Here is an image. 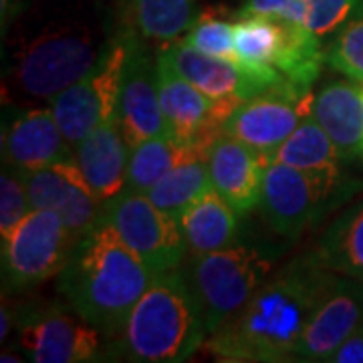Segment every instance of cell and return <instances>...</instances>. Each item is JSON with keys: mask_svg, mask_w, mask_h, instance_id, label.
Returning <instances> with one entry per match:
<instances>
[{"mask_svg": "<svg viewBox=\"0 0 363 363\" xmlns=\"http://www.w3.org/2000/svg\"><path fill=\"white\" fill-rule=\"evenodd\" d=\"M327 269L313 257L269 277L247 305L210 333L202 350L218 362H295Z\"/></svg>", "mask_w": 363, "mask_h": 363, "instance_id": "obj_1", "label": "cell"}, {"mask_svg": "<svg viewBox=\"0 0 363 363\" xmlns=\"http://www.w3.org/2000/svg\"><path fill=\"white\" fill-rule=\"evenodd\" d=\"M154 279L113 226L101 220L75 240L59 274V293L71 311L101 335L116 339Z\"/></svg>", "mask_w": 363, "mask_h": 363, "instance_id": "obj_2", "label": "cell"}, {"mask_svg": "<svg viewBox=\"0 0 363 363\" xmlns=\"http://www.w3.org/2000/svg\"><path fill=\"white\" fill-rule=\"evenodd\" d=\"M210 335L182 269L160 272L117 335L116 353L140 363L186 362Z\"/></svg>", "mask_w": 363, "mask_h": 363, "instance_id": "obj_3", "label": "cell"}, {"mask_svg": "<svg viewBox=\"0 0 363 363\" xmlns=\"http://www.w3.org/2000/svg\"><path fill=\"white\" fill-rule=\"evenodd\" d=\"M105 49L83 26H52L16 52L14 83L33 99L52 101L85 77Z\"/></svg>", "mask_w": 363, "mask_h": 363, "instance_id": "obj_4", "label": "cell"}, {"mask_svg": "<svg viewBox=\"0 0 363 363\" xmlns=\"http://www.w3.org/2000/svg\"><path fill=\"white\" fill-rule=\"evenodd\" d=\"M188 259V267L180 269L198 298L210 333L247 305L271 271V260L247 245Z\"/></svg>", "mask_w": 363, "mask_h": 363, "instance_id": "obj_5", "label": "cell"}, {"mask_svg": "<svg viewBox=\"0 0 363 363\" xmlns=\"http://www.w3.org/2000/svg\"><path fill=\"white\" fill-rule=\"evenodd\" d=\"M75 238L52 210H33L2 238V271L11 289L25 291L59 277L73 252Z\"/></svg>", "mask_w": 363, "mask_h": 363, "instance_id": "obj_6", "label": "cell"}, {"mask_svg": "<svg viewBox=\"0 0 363 363\" xmlns=\"http://www.w3.org/2000/svg\"><path fill=\"white\" fill-rule=\"evenodd\" d=\"M130 45V35L111 40L99 63L75 85L52 99V116L73 150L95 128L116 116Z\"/></svg>", "mask_w": 363, "mask_h": 363, "instance_id": "obj_7", "label": "cell"}, {"mask_svg": "<svg viewBox=\"0 0 363 363\" xmlns=\"http://www.w3.org/2000/svg\"><path fill=\"white\" fill-rule=\"evenodd\" d=\"M104 220L154 274L176 271L188 257L180 226L143 192L123 190L105 204Z\"/></svg>", "mask_w": 363, "mask_h": 363, "instance_id": "obj_8", "label": "cell"}, {"mask_svg": "<svg viewBox=\"0 0 363 363\" xmlns=\"http://www.w3.org/2000/svg\"><path fill=\"white\" fill-rule=\"evenodd\" d=\"M313 99L311 93L301 95L285 83L272 85L240 105L224 123L222 133L272 160L298 123L311 116Z\"/></svg>", "mask_w": 363, "mask_h": 363, "instance_id": "obj_9", "label": "cell"}, {"mask_svg": "<svg viewBox=\"0 0 363 363\" xmlns=\"http://www.w3.org/2000/svg\"><path fill=\"white\" fill-rule=\"evenodd\" d=\"M363 325V283L327 272L295 362H329L333 351Z\"/></svg>", "mask_w": 363, "mask_h": 363, "instance_id": "obj_10", "label": "cell"}, {"mask_svg": "<svg viewBox=\"0 0 363 363\" xmlns=\"http://www.w3.org/2000/svg\"><path fill=\"white\" fill-rule=\"evenodd\" d=\"M69 311L40 307L21 319L18 343L26 359L35 363H81L97 357L104 335L77 313Z\"/></svg>", "mask_w": 363, "mask_h": 363, "instance_id": "obj_11", "label": "cell"}, {"mask_svg": "<svg viewBox=\"0 0 363 363\" xmlns=\"http://www.w3.org/2000/svg\"><path fill=\"white\" fill-rule=\"evenodd\" d=\"M335 188L281 162H271L264 172L260 212L277 234L297 236L317 214Z\"/></svg>", "mask_w": 363, "mask_h": 363, "instance_id": "obj_12", "label": "cell"}, {"mask_svg": "<svg viewBox=\"0 0 363 363\" xmlns=\"http://www.w3.org/2000/svg\"><path fill=\"white\" fill-rule=\"evenodd\" d=\"M116 117L131 150L168 131L160 104L157 57L154 59L133 37L117 97Z\"/></svg>", "mask_w": 363, "mask_h": 363, "instance_id": "obj_13", "label": "cell"}, {"mask_svg": "<svg viewBox=\"0 0 363 363\" xmlns=\"http://www.w3.org/2000/svg\"><path fill=\"white\" fill-rule=\"evenodd\" d=\"M157 81L168 133L184 143L212 145L224 130L216 116V101L182 77L164 52L157 55Z\"/></svg>", "mask_w": 363, "mask_h": 363, "instance_id": "obj_14", "label": "cell"}, {"mask_svg": "<svg viewBox=\"0 0 363 363\" xmlns=\"http://www.w3.org/2000/svg\"><path fill=\"white\" fill-rule=\"evenodd\" d=\"M271 157L252 150L233 135L220 133L210 147L208 169L212 188L245 216L260 204L264 172Z\"/></svg>", "mask_w": 363, "mask_h": 363, "instance_id": "obj_15", "label": "cell"}, {"mask_svg": "<svg viewBox=\"0 0 363 363\" xmlns=\"http://www.w3.org/2000/svg\"><path fill=\"white\" fill-rule=\"evenodd\" d=\"M162 52L168 57V61L176 67L182 77L188 79L212 101L245 104L250 97L272 87L271 83L250 73L242 65L196 51L182 40L168 45Z\"/></svg>", "mask_w": 363, "mask_h": 363, "instance_id": "obj_16", "label": "cell"}, {"mask_svg": "<svg viewBox=\"0 0 363 363\" xmlns=\"http://www.w3.org/2000/svg\"><path fill=\"white\" fill-rule=\"evenodd\" d=\"M130 156V143L116 116L95 128L73 150L75 164L83 178L89 184L93 194L105 204L125 190Z\"/></svg>", "mask_w": 363, "mask_h": 363, "instance_id": "obj_17", "label": "cell"}, {"mask_svg": "<svg viewBox=\"0 0 363 363\" xmlns=\"http://www.w3.org/2000/svg\"><path fill=\"white\" fill-rule=\"evenodd\" d=\"M2 154L6 166L18 172H33L73 157V147L51 107H37L16 117L4 131Z\"/></svg>", "mask_w": 363, "mask_h": 363, "instance_id": "obj_18", "label": "cell"}, {"mask_svg": "<svg viewBox=\"0 0 363 363\" xmlns=\"http://www.w3.org/2000/svg\"><path fill=\"white\" fill-rule=\"evenodd\" d=\"M311 116L327 131L343 157H362L363 95L355 81L327 83L315 95Z\"/></svg>", "mask_w": 363, "mask_h": 363, "instance_id": "obj_19", "label": "cell"}, {"mask_svg": "<svg viewBox=\"0 0 363 363\" xmlns=\"http://www.w3.org/2000/svg\"><path fill=\"white\" fill-rule=\"evenodd\" d=\"M238 212L214 188L196 198L178 218L188 257H200L236 245Z\"/></svg>", "mask_w": 363, "mask_h": 363, "instance_id": "obj_20", "label": "cell"}, {"mask_svg": "<svg viewBox=\"0 0 363 363\" xmlns=\"http://www.w3.org/2000/svg\"><path fill=\"white\" fill-rule=\"evenodd\" d=\"M343 160L345 157L341 156L337 145L313 116H307L298 123L297 130L286 138L272 157V162L301 169L331 188H337L341 180Z\"/></svg>", "mask_w": 363, "mask_h": 363, "instance_id": "obj_21", "label": "cell"}, {"mask_svg": "<svg viewBox=\"0 0 363 363\" xmlns=\"http://www.w3.org/2000/svg\"><path fill=\"white\" fill-rule=\"evenodd\" d=\"M323 63L321 37H317L303 23L281 21V45L272 67L286 85L301 95H309Z\"/></svg>", "mask_w": 363, "mask_h": 363, "instance_id": "obj_22", "label": "cell"}, {"mask_svg": "<svg viewBox=\"0 0 363 363\" xmlns=\"http://www.w3.org/2000/svg\"><path fill=\"white\" fill-rule=\"evenodd\" d=\"M311 257L327 271L363 283V202L327 228Z\"/></svg>", "mask_w": 363, "mask_h": 363, "instance_id": "obj_23", "label": "cell"}, {"mask_svg": "<svg viewBox=\"0 0 363 363\" xmlns=\"http://www.w3.org/2000/svg\"><path fill=\"white\" fill-rule=\"evenodd\" d=\"M210 147L212 145L208 143H184L176 140L168 131L145 140L131 150L125 190L147 194L169 169H174L190 156H194L196 152L210 150Z\"/></svg>", "mask_w": 363, "mask_h": 363, "instance_id": "obj_24", "label": "cell"}, {"mask_svg": "<svg viewBox=\"0 0 363 363\" xmlns=\"http://www.w3.org/2000/svg\"><path fill=\"white\" fill-rule=\"evenodd\" d=\"M281 45V21L267 16H238L234 23V49L238 65L271 85L285 83L274 71V57ZM286 85V83H285Z\"/></svg>", "mask_w": 363, "mask_h": 363, "instance_id": "obj_25", "label": "cell"}, {"mask_svg": "<svg viewBox=\"0 0 363 363\" xmlns=\"http://www.w3.org/2000/svg\"><path fill=\"white\" fill-rule=\"evenodd\" d=\"M208 154H210V150L196 152L194 156L184 160L174 169H169L168 174L147 192L150 200L157 208H162L166 214L178 220L182 212L190 206L198 196L204 194L208 188H212L210 169H208Z\"/></svg>", "mask_w": 363, "mask_h": 363, "instance_id": "obj_26", "label": "cell"}, {"mask_svg": "<svg viewBox=\"0 0 363 363\" xmlns=\"http://www.w3.org/2000/svg\"><path fill=\"white\" fill-rule=\"evenodd\" d=\"M194 21V0H135V23L150 40L180 39Z\"/></svg>", "mask_w": 363, "mask_h": 363, "instance_id": "obj_27", "label": "cell"}, {"mask_svg": "<svg viewBox=\"0 0 363 363\" xmlns=\"http://www.w3.org/2000/svg\"><path fill=\"white\" fill-rule=\"evenodd\" d=\"M182 43L196 51L238 63V55L234 49V23L220 16L218 9H206L198 14Z\"/></svg>", "mask_w": 363, "mask_h": 363, "instance_id": "obj_28", "label": "cell"}, {"mask_svg": "<svg viewBox=\"0 0 363 363\" xmlns=\"http://www.w3.org/2000/svg\"><path fill=\"white\" fill-rule=\"evenodd\" d=\"M325 63L351 81L363 83V11L339 28L325 51Z\"/></svg>", "mask_w": 363, "mask_h": 363, "instance_id": "obj_29", "label": "cell"}, {"mask_svg": "<svg viewBox=\"0 0 363 363\" xmlns=\"http://www.w3.org/2000/svg\"><path fill=\"white\" fill-rule=\"evenodd\" d=\"M28 212H33V208L26 196L23 174L9 166L0 176V238L13 233Z\"/></svg>", "mask_w": 363, "mask_h": 363, "instance_id": "obj_30", "label": "cell"}, {"mask_svg": "<svg viewBox=\"0 0 363 363\" xmlns=\"http://www.w3.org/2000/svg\"><path fill=\"white\" fill-rule=\"evenodd\" d=\"M359 0H307L305 25L317 37H327L350 21Z\"/></svg>", "mask_w": 363, "mask_h": 363, "instance_id": "obj_31", "label": "cell"}, {"mask_svg": "<svg viewBox=\"0 0 363 363\" xmlns=\"http://www.w3.org/2000/svg\"><path fill=\"white\" fill-rule=\"evenodd\" d=\"M238 16H267L305 25L307 0H245Z\"/></svg>", "mask_w": 363, "mask_h": 363, "instance_id": "obj_32", "label": "cell"}, {"mask_svg": "<svg viewBox=\"0 0 363 363\" xmlns=\"http://www.w3.org/2000/svg\"><path fill=\"white\" fill-rule=\"evenodd\" d=\"M331 363H363V325L355 329L350 337L345 339L333 355L329 357Z\"/></svg>", "mask_w": 363, "mask_h": 363, "instance_id": "obj_33", "label": "cell"}, {"mask_svg": "<svg viewBox=\"0 0 363 363\" xmlns=\"http://www.w3.org/2000/svg\"><path fill=\"white\" fill-rule=\"evenodd\" d=\"M11 313H9V307H6V303H2V325H0V337L2 341L9 337V331H11Z\"/></svg>", "mask_w": 363, "mask_h": 363, "instance_id": "obj_34", "label": "cell"}, {"mask_svg": "<svg viewBox=\"0 0 363 363\" xmlns=\"http://www.w3.org/2000/svg\"><path fill=\"white\" fill-rule=\"evenodd\" d=\"M0 359H2V362H25V357H14L13 353H6V351L2 353Z\"/></svg>", "mask_w": 363, "mask_h": 363, "instance_id": "obj_35", "label": "cell"}, {"mask_svg": "<svg viewBox=\"0 0 363 363\" xmlns=\"http://www.w3.org/2000/svg\"><path fill=\"white\" fill-rule=\"evenodd\" d=\"M11 0H2V11H6V4H9Z\"/></svg>", "mask_w": 363, "mask_h": 363, "instance_id": "obj_36", "label": "cell"}, {"mask_svg": "<svg viewBox=\"0 0 363 363\" xmlns=\"http://www.w3.org/2000/svg\"><path fill=\"white\" fill-rule=\"evenodd\" d=\"M359 85H362V95H363V83H359Z\"/></svg>", "mask_w": 363, "mask_h": 363, "instance_id": "obj_37", "label": "cell"}]
</instances>
